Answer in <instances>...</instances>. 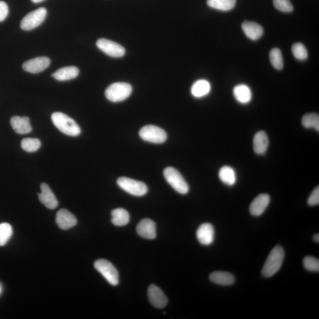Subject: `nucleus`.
<instances>
[{
    "label": "nucleus",
    "instance_id": "nucleus-1",
    "mask_svg": "<svg viewBox=\"0 0 319 319\" xmlns=\"http://www.w3.org/2000/svg\"><path fill=\"white\" fill-rule=\"evenodd\" d=\"M285 259V251L282 247L276 246L271 250L262 269L265 277H271L280 269Z\"/></svg>",
    "mask_w": 319,
    "mask_h": 319
},
{
    "label": "nucleus",
    "instance_id": "nucleus-2",
    "mask_svg": "<svg viewBox=\"0 0 319 319\" xmlns=\"http://www.w3.org/2000/svg\"><path fill=\"white\" fill-rule=\"evenodd\" d=\"M51 118L53 124L63 134L71 137H77L81 134L80 126L67 115L56 112L52 115Z\"/></svg>",
    "mask_w": 319,
    "mask_h": 319
},
{
    "label": "nucleus",
    "instance_id": "nucleus-3",
    "mask_svg": "<svg viewBox=\"0 0 319 319\" xmlns=\"http://www.w3.org/2000/svg\"><path fill=\"white\" fill-rule=\"evenodd\" d=\"M132 88L130 84L125 82H116L106 89L105 95L109 101L119 102L127 99L131 94Z\"/></svg>",
    "mask_w": 319,
    "mask_h": 319
},
{
    "label": "nucleus",
    "instance_id": "nucleus-4",
    "mask_svg": "<svg viewBox=\"0 0 319 319\" xmlns=\"http://www.w3.org/2000/svg\"><path fill=\"white\" fill-rule=\"evenodd\" d=\"M164 176L168 184L175 191L182 195L187 194L189 191V186L184 177L175 168L168 167L164 170Z\"/></svg>",
    "mask_w": 319,
    "mask_h": 319
},
{
    "label": "nucleus",
    "instance_id": "nucleus-5",
    "mask_svg": "<svg viewBox=\"0 0 319 319\" xmlns=\"http://www.w3.org/2000/svg\"><path fill=\"white\" fill-rule=\"evenodd\" d=\"M117 184L124 191L135 196H144L148 192V186L145 183L126 177L118 178Z\"/></svg>",
    "mask_w": 319,
    "mask_h": 319
},
{
    "label": "nucleus",
    "instance_id": "nucleus-6",
    "mask_svg": "<svg viewBox=\"0 0 319 319\" xmlns=\"http://www.w3.org/2000/svg\"><path fill=\"white\" fill-rule=\"evenodd\" d=\"M139 135L143 140L155 144H162L167 138L166 131L162 128L153 125L143 127L139 131Z\"/></svg>",
    "mask_w": 319,
    "mask_h": 319
},
{
    "label": "nucleus",
    "instance_id": "nucleus-7",
    "mask_svg": "<svg viewBox=\"0 0 319 319\" xmlns=\"http://www.w3.org/2000/svg\"><path fill=\"white\" fill-rule=\"evenodd\" d=\"M46 15L47 10L45 7H41L27 14L21 20L20 27L26 31L33 30L44 22Z\"/></svg>",
    "mask_w": 319,
    "mask_h": 319
},
{
    "label": "nucleus",
    "instance_id": "nucleus-8",
    "mask_svg": "<svg viewBox=\"0 0 319 319\" xmlns=\"http://www.w3.org/2000/svg\"><path fill=\"white\" fill-rule=\"evenodd\" d=\"M96 270L101 273L110 285L117 286L119 283V275L113 264L104 259L96 260L94 263Z\"/></svg>",
    "mask_w": 319,
    "mask_h": 319
},
{
    "label": "nucleus",
    "instance_id": "nucleus-9",
    "mask_svg": "<svg viewBox=\"0 0 319 319\" xmlns=\"http://www.w3.org/2000/svg\"><path fill=\"white\" fill-rule=\"evenodd\" d=\"M96 46L107 55L112 57H121L125 55V49L120 44L106 39H99Z\"/></svg>",
    "mask_w": 319,
    "mask_h": 319
},
{
    "label": "nucleus",
    "instance_id": "nucleus-10",
    "mask_svg": "<svg viewBox=\"0 0 319 319\" xmlns=\"http://www.w3.org/2000/svg\"><path fill=\"white\" fill-rule=\"evenodd\" d=\"M51 60L48 57L43 56L36 57L26 61L23 64V69L31 74H38L42 73L48 68Z\"/></svg>",
    "mask_w": 319,
    "mask_h": 319
},
{
    "label": "nucleus",
    "instance_id": "nucleus-11",
    "mask_svg": "<svg viewBox=\"0 0 319 319\" xmlns=\"http://www.w3.org/2000/svg\"><path fill=\"white\" fill-rule=\"evenodd\" d=\"M148 295L149 302L154 307L162 309L168 303L167 297L159 287L152 285L149 287Z\"/></svg>",
    "mask_w": 319,
    "mask_h": 319
},
{
    "label": "nucleus",
    "instance_id": "nucleus-12",
    "mask_svg": "<svg viewBox=\"0 0 319 319\" xmlns=\"http://www.w3.org/2000/svg\"><path fill=\"white\" fill-rule=\"evenodd\" d=\"M41 193H38L39 199L41 202L48 209L56 208L58 206V201L48 185L43 183L41 185Z\"/></svg>",
    "mask_w": 319,
    "mask_h": 319
},
{
    "label": "nucleus",
    "instance_id": "nucleus-13",
    "mask_svg": "<svg viewBox=\"0 0 319 319\" xmlns=\"http://www.w3.org/2000/svg\"><path fill=\"white\" fill-rule=\"evenodd\" d=\"M56 222L59 228L63 230H67L75 227L78 223L76 217L66 209H62L57 212Z\"/></svg>",
    "mask_w": 319,
    "mask_h": 319
},
{
    "label": "nucleus",
    "instance_id": "nucleus-14",
    "mask_svg": "<svg viewBox=\"0 0 319 319\" xmlns=\"http://www.w3.org/2000/svg\"><path fill=\"white\" fill-rule=\"evenodd\" d=\"M270 202V197L267 194L262 193L257 196L254 199L250 206V214L253 216L259 217L266 210Z\"/></svg>",
    "mask_w": 319,
    "mask_h": 319
},
{
    "label": "nucleus",
    "instance_id": "nucleus-15",
    "mask_svg": "<svg viewBox=\"0 0 319 319\" xmlns=\"http://www.w3.org/2000/svg\"><path fill=\"white\" fill-rule=\"evenodd\" d=\"M136 230L138 235L143 238L153 239L156 237V224L150 219H144L139 222Z\"/></svg>",
    "mask_w": 319,
    "mask_h": 319
},
{
    "label": "nucleus",
    "instance_id": "nucleus-16",
    "mask_svg": "<svg viewBox=\"0 0 319 319\" xmlns=\"http://www.w3.org/2000/svg\"><path fill=\"white\" fill-rule=\"evenodd\" d=\"M215 231L212 225L209 223L200 226L196 232V236L199 242L204 245L212 244L214 241Z\"/></svg>",
    "mask_w": 319,
    "mask_h": 319
},
{
    "label": "nucleus",
    "instance_id": "nucleus-17",
    "mask_svg": "<svg viewBox=\"0 0 319 319\" xmlns=\"http://www.w3.org/2000/svg\"><path fill=\"white\" fill-rule=\"evenodd\" d=\"M10 124L13 130L19 134H28L32 130L30 119L27 117L14 116L11 118Z\"/></svg>",
    "mask_w": 319,
    "mask_h": 319
},
{
    "label": "nucleus",
    "instance_id": "nucleus-18",
    "mask_svg": "<svg viewBox=\"0 0 319 319\" xmlns=\"http://www.w3.org/2000/svg\"><path fill=\"white\" fill-rule=\"evenodd\" d=\"M242 28L246 37L252 41L259 40L264 33L263 27L253 21H244L242 24Z\"/></svg>",
    "mask_w": 319,
    "mask_h": 319
},
{
    "label": "nucleus",
    "instance_id": "nucleus-19",
    "mask_svg": "<svg viewBox=\"0 0 319 319\" xmlns=\"http://www.w3.org/2000/svg\"><path fill=\"white\" fill-rule=\"evenodd\" d=\"M269 146V139L266 132L260 131L254 137L253 148L257 155H262L266 153Z\"/></svg>",
    "mask_w": 319,
    "mask_h": 319
},
{
    "label": "nucleus",
    "instance_id": "nucleus-20",
    "mask_svg": "<svg viewBox=\"0 0 319 319\" xmlns=\"http://www.w3.org/2000/svg\"><path fill=\"white\" fill-rule=\"evenodd\" d=\"M80 74V70L76 66H67L60 68L52 74V77L59 81H65L76 78Z\"/></svg>",
    "mask_w": 319,
    "mask_h": 319
},
{
    "label": "nucleus",
    "instance_id": "nucleus-21",
    "mask_svg": "<svg viewBox=\"0 0 319 319\" xmlns=\"http://www.w3.org/2000/svg\"><path fill=\"white\" fill-rule=\"evenodd\" d=\"M233 94L236 101L242 104L249 103L252 99V91L244 84L236 85L233 89Z\"/></svg>",
    "mask_w": 319,
    "mask_h": 319
},
{
    "label": "nucleus",
    "instance_id": "nucleus-22",
    "mask_svg": "<svg viewBox=\"0 0 319 319\" xmlns=\"http://www.w3.org/2000/svg\"><path fill=\"white\" fill-rule=\"evenodd\" d=\"M211 281L221 286H231L235 282L234 276L224 271H215L209 275Z\"/></svg>",
    "mask_w": 319,
    "mask_h": 319
},
{
    "label": "nucleus",
    "instance_id": "nucleus-23",
    "mask_svg": "<svg viewBox=\"0 0 319 319\" xmlns=\"http://www.w3.org/2000/svg\"><path fill=\"white\" fill-rule=\"evenodd\" d=\"M211 87L209 82L205 80H199L193 84L191 94L195 98H202L209 94Z\"/></svg>",
    "mask_w": 319,
    "mask_h": 319
},
{
    "label": "nucleus",
    "instance_id": "nucleus-24",
    "mask_svg": "<svg viewBox=\"0 0 319 319\" xmlns=\"http://www.w3.org/2000/svg\"><path fill=\"white\" fill-rule=\"evenodd\" d=\"M112 215V223L117 227H123L130 222V215L127 211L123 208L114 209L111 212Z\"/></svg>",
    "mask_w": 319,
    "mask_h": 319
},
{
    "label": "nucleus",
    "instance_id": "nucleus-25",
    "mask_svg": "<svg viewBox=\"0 0 319 319\" xmlns=\"http://www.w3.org/2000/svg\"><path fill=\"white\" fill-rule=\"evenodd\" d=\"M219 178L222 182L229 186L234 185L236 182L235 171L234 168L227 166L221 168L219 171Z\"/></svg>",
    "mask_w": 319,
    "mask_h": 319
},
{
    "label": "nucleus",
    "instance_id": "nucleus-26",
    "mask_svg": "<svg viewBox=\"0 0 319 319\" xmlns=\"http://www.w3.org/2000/svg\"><path fill=\"white\" fill-rule=\"evenodd\" d=\"M236 0H207V5L210 8L221 11H229L235 6Z\"/></svg>",
    "mask_w": 319,
    "mask_h": 319
},
{
    "label": "nucleus",
    "instance_id": "nucleus-27",
    "mask_svg": "<svg viewBox=\"0 0 319 319\" xmlns=\"http://www.w3.org/2000/svg\"><path fill=\"white\" fill-rule=\"evenodd\" d=\"M302 124L306 128H313L319 131V116L316 113H309L304 115L302 118Z\"/></svg>",
    "mask_w": 319,
    "mask_h": 319
},
{
    "label": "nucleus",
    "instance_id": "nucleus-28",
    "mask_svg": "<svg viewBox=\"0 0 319 319\" xmlns=\"http://www.w3.org/2000/svg\"><path fill=\"white\" fill-rule=\"evenodd\" d=\"M21 148L28 153L37 152L41 148V142L38 138H24L21 143Z\"/></svg>",
    "mask_w": 319,
    "mask_h": 319
},
{
    "label": "nucleus",
    "instance_id": "nucleus-29",
    "mask_svg": "<svg viewBox=\"0 0 319 319\" xmlns=\"http://www.w3.org/2000/svg\"><path fill=\"white\" fill-rule=\"evenodd\" d=\"M270 60L275 69L281 70L282 69L284 62H283V57L282 53L278 48H274L271 50L270 53Z\"/></svg>",
    "mask_w": 319,
    "mask_h": 319
},
{
    "label": "nucleus",
    "instance_id": "nucleus-30",
    "mask_svg": "<svg viewBox=\"0 0 319 319\" xmlns=\"http://www.w3.org/2000/svg\"><path fill=\"white\" fill-rule=\"evenodd\" d=\"M12 235V226L8 223L0 224V246L5 245Z\"/></svg>",
    "mask_w": 319,
    "mask_h": 319
},
{
    "label": "nucleus",
    "instance_id": "nucleus-31",
    "mask_svg": "<svg viewBox=\"0 0 319 319\" xmlns=\"http://www.w3.org/2000/svg\"><path fill=\"white\" fill-rule=\"evenodd\" d=\"M292 51L295 58L300 60H306L308 57L307 50L305 46L300 43H296L292 46Z\"/></svg>",
    "mask_w": 319,
    "mask_h": 319
},
{
    "label": "nucleus",
    "instance_id": "nucleus-32",
    "mask_svg": "<svg viewBox=\"0 0 319 319\" xmlns=\"http://www.w3.org/2000/svg\"><path fill=\"white\" fill-rule=\"evenodd\" d=\"M304 267L310 271H319V261L316 258L307 256L303 260Z\"/></svg>",
    "mask_w": 319,
    "mask_h": 319
},
{
    "label": "nucleus",
    "instance_id": "nucleus-33",
    "mask_svg": "<svg viewBox=\"0 0 319 319\" xmlns=\"http://www.w3.org/2000/svg\"><path fill=\"white\" fill-rule=\"evenodd\" d=\"M276 9L281 12L290 13L293 10V6L290 0H273Z\"/></svg>",
    "mask_w": 319,
    "mask_h": 319
},
{
    "label": "nucleus",
    "instance_id": "nucleus-34",
    "mask_svg": "<svg viewBox=\"0 0 319 319\" xmlns=\"http://www.w3.org/2000/svg\"><path fill=\"white\" fill-rule=\"evenodd\" d=\"M307 203L310 206L318 205L319 203V188L317 186L315 188L312 193H311Z\"/></svg>",
    "mask_w": 319,
    "mask_h": 319
},
{
    "label": "nucleus",
    "instance_id": "nucleus-35",
    "mask_svg": "<svg viewBox=\"0 0 319 319\" xmlns=\"http://www.w3.org/2000/svg\"><path fill=\"white\" fill-rule=\"evenodd\" d=\"M9 14V7L4 2H0V22L6 19Z\"/></svg>",
    "mask_w": 319,
    "mask_h": 319
},
{
    "label": "nucleus",
    "instance_id": "nucleus-36",
    "mask_svg": "<svg viewBox=\"0 0 319 319\" xmlns=\"http://www.w3.org/2000/svg\"><path fill=\"white\" fill-rule=\"evenodd\" d=\"M313 240H314V241L315 242H316L317 243L319 242V235H318V234H315L313 236Z\"/></svg>",
    "mask_w": 319,
    "mask_h": 319
},
{
    "label": "nucleus",
    "instance_id": "nucleus-37",
    "mask_svg": "<svg viewBox=\"0 0 319 319\" xmlns=\"http://www.w3.org/2000/svg\"><path fill=\"white\" fill-rule=\"evenodd\" d=\"M34 3H39L45 1V0H31Z\"/></svg>",
    "mask_w": 319,
    "mask_h": 319
},
{
    "label": "nucleus",
    "instance_id": "nucleus-38",
    "mask_svg": "<svg viewBox=\"0 0 319 319\" xmlns=\"http://www.w3.org/2000/svg\"><path fill=\"white\" fill-rule=\"evenodd\" d=\"M1 292H2V288H1V287H0V293H1Z\"/></svg>",
    "mask_w": 319,
    "mask_h": 319
}]
</instances>
